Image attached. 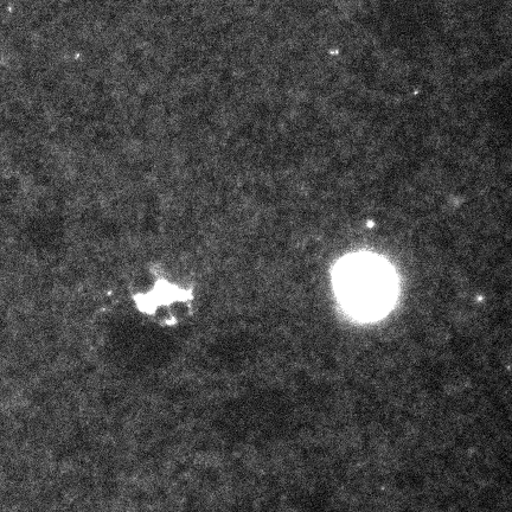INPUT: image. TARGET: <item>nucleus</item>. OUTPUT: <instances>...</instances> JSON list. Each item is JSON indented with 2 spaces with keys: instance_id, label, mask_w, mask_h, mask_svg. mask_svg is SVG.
<instances>
[{
  "instance_id": "nucleus-1",
  "label": "nucleus",
  "mask_w": 512,
  "mask_h": 512,
  "mask_svg": "<svg viewBox=\"0 0 512 512\" xmlns=\"http://www.w3.org/2000/svg\"><path fill=\"white\" fill-rule=\"evenodd\" d=\"M336 290L352 317L381 319L398 297V280L388 262L369 254L352 255L338 267Z\"/></svg>"
}]
</instances>
